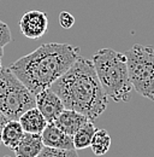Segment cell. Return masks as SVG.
<instances>
[{"label":"cell","instance_id":"3","mask_svg":"<svg viewBox=\"0 0 154 157\" xmlns=\"http://www.w3.org/2000/svg\"><path fill=\"white\" fill-rule=\"evenodd\" d=\"M92 62L106 96L115 101H129L133 85L125 53L105 47L93 55Z\"/></svg>","mask_w":154,"mask_h":157},{"label":"cell","instance_id":"8","mask_svg":"<svg viewBox=\"0 0 154 157\" xmlns=\"http://www.w3.org/2000/svg\"><path fill=\"white\" fill-rule=\"evenodd\" d=\"M41 137L45 146L56 147V149H68V150L75 149L72 136L63 132L54 123H48L46 128L42 131Z\"/></svg>","mask_w":154,"mask_h":157},{"label":"cell","instance_id":"1","mask_svg":"<svg viewBox=\"0 0 154 157\" xmlns=\"http://www.w3.org/2000/svg\"><path fill=\"white\" fill-rule=\"evenodd\" d=\"M81 48L70 44L47 42L35 51L17 59L10 65V70L19 81L36 96L50 88L77 60Z\"/></svg>","mask_w":154,"mask_h":157},{"label":"cell","instance_id":"13","mask_svg":"<svg viewBox=\"0 0 154 157\" xmlns=\"http://www.w3.org/2000/svg\"><path fill=\"white\" fill-rule=\"evenodd\" d=\"M95 132L96 128L94 123H93V121H88L84 126H82L72 136L75 150H83V149L89 147Z\"/></svg>","mask_w":154,"mask_h":157},{"label":"cell","instance_id":"14","mask_svg":"<svg viewBox=\"0 0 154 157\" xmlns=\"http://www.w3.org/2000/svg\"><path fill=\"white\" fill-rule=\"evenodd\" d=\"M90 147L95 156H102L108 152L111 147V137L108 132L105 129H96L90 143Z\"/></svg>","mask_w":154,"mask_h":157},{"label":"cell","instance_id":"12","mask_svg":"<svg viewBox=\"0 0 154 157\" xmlns=\"http://www.w3.org/2000/svg\"><path fill=\"white\" fill-rule=\"evenodd\" d=\"M23 136H24V131H23L19 121L9 120L1 131L0 140H1V144H4L6 147H9L13 151L20 141V139L23 138Z\"/></svg>","mask_w":154,"mask_h":157},{"label":"cell","instance_id":"7","mask_svg":"<svg viewBox=\"0 0 154 157\" xmlns=\"http://www.w3.org/2000/svg\"><path fill=\"white\" fill-rule=\"evenodd\" d=\"M35 106L40 110V113L43 115V117L47 120L48 123H53L61 114V111L65 109L61 99L51 88H46L38 93L35 96Z\"/></svg>","mask_w":154,"mask_h":157},{"label":"cell","instance_id":"5","mask_svg":"<svg viewBox=\"0 0 154 157\" xmlns=\"http://www.w3.org/2000/svg\"><path fill=\"white\" fill-rule=\"evenodd\" d=\"M125 56L133 88L154 101V47L135 44Z\"/></svg>","mask_w":154,"mask_h":157},{"label":"cell","instance_id":"6","mask_svg":"<svg viewBox=\"0 0 154 157\" xmlns=\"http://www.w3.org/2000/svg\"><path fill=\"white\" fill-rule=\"evenodd\" d=\"M48 28V17L42 11H29L25 12L19 21V29L22 34L31 40L40 39L45 35Z\"/></svg>","mask_w":154,"mask_h":157},{"label":"cell","instance_id":"20","mask_svg":"<svg viewBox=\"0 0 154 157\" xmlns=\"http://www.w3.org/2000/svg\"><path fill=\"white\" fill-rule=\"evenodd\" d=\"M2 68V64H1V58H0V69Z\"/></svg>","mask_w":154,"mask_h":157},{"label":"cell","instance_id":"16","mask_svg":"<svg viewBox=\"0 0 154 157\" xmlns=\"http://www.w3.org/2000/svg\"><path fill=\"white\" fill-rule=\"evenodd\" d=\"M11 41H12V36H11V30L9 25L0 21V46L4 47Z\"/></svg>","mask_w":154,"mask_h":157},{"label":"cell","instance_id":"4","mask_svg":"<svg viewBox=\"0 0 154 157\" xmlns=\"http://www.w3.org/2000/svg\"><path fill=\"white\" fill-rule=\"evenodd\" d=\"M36 105L35 96L10 68L0 69V111L9 120H17Z\"/></svg>","mask_w":154,"mask_h":157},{"label":"cell","instance_id":"2","mask_svg":"<svg viewBox=\"0 0 154 157\" xmlns=\"http://www.w3.org/2000/svg\"><path fill=\"white\" fill-rule=\"evenodd\" d=\"M61 99L64 108L78 111L95 121L107 108V99L93 62L83 57L77 60L50 87Z\"/></svg>","mask_w":154,"mask_h":157},{"label":"cell","instance_id":"18","mask_svg":"<svg viewBox=\"0 0 154 157\" xmlns=\"http://www.w3.org/2000/svg\"><path fill=\"white\" fill-rule=\"evenodd\" d=\"M7 121H9V118L0 111V136H1V131H2V128H4V126L6 124ZM0 144H1V140H0Z\"/></svg>","mask_w":154,"mask_h":157},{"label":"cell","instance_id":"17","mask_svg":"<svg viewBox=\"0 0 154 157\" xmlns=\"http://www.w3.org/2000/svg\"><path fill=\"white\" fill-rule=\"evenodd\" d=\"M59 24L64 29H70L75 24V17L68 11H63L59 13Z\"/></svg>","mask_w":154,"mask_h":157},{"label":"cell","instance_id":"10","mask_svg":"<svg viewBox=\"0 0 154 157\" xmlns=\"http://www.w3.org/2000/svg\"><path fill=\"white\" fill-rule=\"evenodd\" d=\"M43 146L45 145L41 134L24 132V136L13 150V152L16 154V157H38Z\"/></svg>","mask_w":154,"mask_h":157},{"label":"cell","instance_id":"15","mask_svg":"<svg viewBox=\"0 0 154 157\" xmlns=\"http://www.w3.org/2000/svg\"><path fill=\"white\" fill-rule=\"evenodd\" d=\"M38 157H78L77 150L71 149H56V147H48L43 146L42 151Z\"/></svg>","mask_w":154,"mask_h":157},{"label":"cell","instance_id":"19","mask_svg":"<svg viewBox=\"0 0 154 157\" xmlns=\"http://www.w3.org/2000/svg\"><path fill=\"white\" fill-rule=\"evenodd\" d=\"M2 56H4V47L0 46V58H1Z\"/></svg>","mask_w":154,"mask_h":157},{"label":"cell","instance_id":"9","mask_svg":"<svg viewBox=\"0 0 154 157\" xmlns=\"http://www.w3.org/2000/svg\"><path fill=\"white\" fill-rule=\"evenodd\" d=\"M88 121H90V120L86 115H83L78 111L70 110V109H64L53 123L57 126L58 128H60L63 132H65L66 134L74 136L77 131L82 126H84Z\"/></svg>","mask_w":154,"mask_h":157},{"label":"cell","instance_id":"11","mask_svg":"<svg viewBox=\"0 0 154 157\" xmlns=\"http://www.w3.org/2000/svg\"><path fill=\"white\" fill-rule=\"evenodd\" d=\"M19 123L25 133H36L41 134L42 131L46 128L48 124L47 120L43 117V115L40 113L36 106L27 110L20 117H19Z\"/></svg>","mask_w":154,"mask_h":157}]
</instances>
